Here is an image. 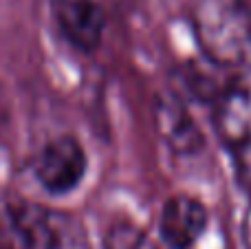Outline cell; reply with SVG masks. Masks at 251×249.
<instances>
[{"mask_svg": "<svg viewBox=\"0 0 251 249\" xmlns=\"http://www.w3.org/2000/svg\"><path fill=\"white\" fill-rule=\"evenodd\" d=\"M88 157L84 146L73 135H57L49 139L31 161V172L44 192L64 197L84 181Z\"/></svg>", "mask_w": 251, "mask_h": 249, "instance_id": "obj_3", "label": "cell"}, {"mask_svg": "<svg viewBox=\"0 0 251 249\" xmlns=\"http://www.w3.org/2000/svg\"><path fill=\"white\" fill-rule=\"evenodd\" d=\"M104 249H159L156 243L130 221H117L104 234Z\"/></svg>", "mask_w": 251, "mask_h": 249, "instance_id": "obj_8", "label": "cell"}, {"mask_svg": "<svg viewBox=\"0 0 251 249\" xmlns=\"http://www.w3.org/2000/svg\"><path fill=\"white\" fill-rule=\"evenodd\" d=\"M154 128L170 152L192 157L205 148V135L176 91H168L154 101Z\"/></svg>", "mask_w": 251, "mask_h": 249, "instance_id": "obj_4", "label": "cell"}, {"mask_svg": "<svg viewBox=\"0 0 251 249\" xmlns=\"http://www.w3.org/2000/svg\"><path fill=\"white\" fill-rule=\"evenodd\" d=\"M240 236H243V249H251V205L247 207V214L243 219Z\"/></svg>", "mask_w": 251, "mask_h": 249, "instance_id": "obj_10", "label": "cell"}, {"mask_svg": "<svg viewBox=\"0 0 251 249\" xmlns=\"http://www.w3.org/2000/svg\"><path fill=\"white\" fill-rule=\"evenodd\" d=\"M60 35L79 53H95L106 31V13L97 0H51Z\"/></svg>", "mask_w": 251, "mask_h": 249, "instance_id": "obj_5", "label": "cell"}, {"mask_svg": "<svg viewBox=\"0 0 251 249\" xmlns=\"http://www.w3.org/2000/svg\"><path fill=\"white\" fill-rule=\"evenodd\" d=\"M227 152L231 154V166H234L236 183L251 194V132L245 139H240L236 146H231Z\"/></svg>", "mask_w": 251, "mask_h": 249, "instance_id": "obj_9", "label": "cell"}, {"mask_svg": "<svg viewBox=\"0 0 251 249\" xmlns=\"http://www.w3.org/2000/svg\"><path fill=\"white\" fill-rule=\"evenodd\" d=\"M187 18L212 66L251 73V4L247 0H190Z\"/></svg>", "mask_w": 251, "mask_h": 249, "instance_id": "obj_1", "label": "cell"}, {"mask_svg": "<svg viewBox=\"0 0 251 249\" xmlns=\"http://www.w3.org/2000/svg\"><path fill=\"white\" fill-rule=\"evenodd\" d=\"M209 106L214 132L227 150L251 132V95L236 79H231Z\"/></svg>", "mask_w": 251, "mask_h": 249, "instance_id": "obj_7", "label": "cell"}, {"mask_svg": "<svg viewBox=\"0 0 251 249\" xmlns=\"http://www.w3.org/2000/svg\"><path fill=\"white\" fill-rule=\"evenodd\" d=\"M0 249H9V247H7V245H2V243H0Z\"/></svg>", "mask_w": 251, "mask_h": 249, "instance_id": "obj_11", "label": "cell"}, {"mask_svg": "<svg viewBox=\"0 0 251 249\" xmlns=\"http://www.w3.org/2000/svg\"><path fill=\"white\" fill-rule=\"evenodd\" d=\"M9 223L20 249H93L84 223L71 212L18 201L9 207Z\"/></svg>", "mask_w": 251, "mask_h": 249, "instance_id": "obj_2", "label": "cell"}, {"mask_svg": "<svg viewBox=\"0 0 251 249\" xmlns=\"http://www.w3.org/2000/svg\"><path fill=\"white\" fill-rule=\"evenodd\" d=\"M207 207L194 197L174 194L161 207L159 238L170 249H192L207 229Z\"/></svg>", "mask_w": 251, "mask_h": 249, "instance_id": "obj_6", "label": "cell"}]
</instances>
